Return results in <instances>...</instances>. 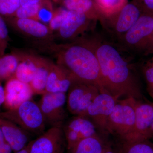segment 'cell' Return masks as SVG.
I'll return each mask as SVG.
<instances>
[{
	"mask_svg": "<svg viewBox=\"0 0 153 153\" xmlns=\"http://www.w3.org/2000/svg\"><path fill=\"white\" fill-rule=\"evenodd\" d=\"M99 63L100 80L103 91L120 99L141 97L139 81L134 73L124 51L116 43L102 36L89 37Z\"/></svg>",
	"mask_w": 153,
	"mask_h": 153,
	"instance_id": "obj_1",
	"label": "cell"
},
{
	"mask_svg": "<svg viewBox=\"0 0 153 153\" xmlns=\"http://www.w3.org/2000/svg\"><path fill=\"white\" fill-rule=\"evenodd\" d=\"M52 54L56 63L65 69L76 81L95 85L103 91L100 69L95 50L88 37L82 36L63 44L42 45Z\"/></svg>",
	"mask_w": 153,
	"mask_h": 153,
	"instance_id": "obj_2",
	"label": "cell"
},
{
	"mask_svg": "<svg viewBox=\"0 0 153 153\" xmlns=\"http://www.w3.org/2000/svg\"><path fill=\"white\" fill-rule=\"evenodd\" d=\"M116 43L129 55L153 54V15L142 14L136 23Z\"/></svg>",
	"mask_w": 153,
	"mask_h": 153,
	"instance_id": "obj_3",
	"label": "cell"
},
{
	"mask_svg": "<svg viewBox=\"0 0 153 153\" xmlns=\"http://www.w3.org/2000/svg\"><path fill=\"white\" fill-rule=\"evenodd\" d=\"M0 117L13 122L33 136H39L46 131L47 125L39 105L32 99L0 112Z\"/></svg>",
	"mask_w": 153,
	"mask_h": 153,
	"instance_id": "obj_4",
	"label": "cell"
},
{
	"mask_svg": "<svg viewBox=\"0 0 153 153\" xmlns=\"http://www.w3.org/2000/svg\"><path fill=\"white\" fill-rule=\"evenodd\" d=\"M137 100H118L108 118L106 130L120 137L123 143L130 140L134 129Z\"/></svg>",
	"mask_w": 153,
	"mask_h": 153,
	"instance_id": "obj_5",
	"label": "cell"
},
{
	"mask_svg": "<svg viewBox=\"0 0 153 153\" xmlns=\"http://www.w3.org/2000/svg\"><path fill=\"white\" fill-rule=\"evenodd\" d=\"M142 14L139 8L131 1L119 11L102 19L100 23L117 41L134 26Z\"/></svg>",
	"mask_w": 153,
	"mask_h": 153,
	"instance_id": "obj_6",
	"label": "cell"
},
{
	"mask_svg": "<svg viewBox=\"0 0 153 153\" xmlns=\"http://www.w3.org/2000/svg\"><path fill=\"white\" fill-rule=\"evenodd\" d=\"M98 88L80 82L73 83L66 96L67 109L74 116H86L88 108L100 93Z\"/></svg>",
	"mask_w": 153,
	"mask_h": 153,
	"instance_id": "obj_7",
	"label": "cell"
},
{
	"mask_svg": "<svg viewBox=\"0 0 153 153\" xmlns=\"http://www.w3.org/2000/svg\"><path fill=\"white\" fill-rule=\"evenodd\" d=\"M66 102L65 93L47 92L42 95L38 103L47 126L62 128L67 118Z\"/></svg>",
	"mask_w": 153,
	"mask_h": 153,
	"instance_id": "obj_8",
	"label": "cell"
},
{
	"mask_svg": "<svg viewBox=\"0 0 153 153\" xmlns=\"http://www.w3.org/2000/svg\"><path fill=\"white\" fill-rule=\"evenodd\" d=\"M62 128L67 150L82 140L97 135L95 124L88 118L82 116H74L66 120Z\"/></svg>",
	"mask_w": 153,
	"mask_h": 153,
	"instance_id": "obj_9",
	"label": "cell"
},
{
	"mask_svg": "<svg viewBox=\"0 0 153 153\" xmlns=\"http://www.w3.org/2000/svg\"><path fill=\"white\" fill-rule=\"evenodd\" d=\"M96 22L85 14L68 10L66 19L57 32V36L67 42L74 41L91 29Z\"/></svg>",
	"mask_w": 153,
	"mask_h": 153,
	"instance_id": "obj_10",
	"label": "cell"
},
{
	"mask_svg": "<svg viewBox=\"0 0 153 153\" xmlns=\"http://www.w3.org/2000/svg\"><path fill=\"white\" fill-rule=\"evenodd\" d=\"M9 25L21 33L40 44L52 43L54 38V33L48 26L35 19L10 18L7 20Z\"/></svg>",
	"mask_w": 153,
	"mask_h": 153,
	"instance_id": "obj_11",
	"label": "cell"
},
{
	"mask_svg": "<svg viewBox=\"0 0 153 153\" xmlns=\"http://www.w3.org/2000/svg\"><path fill=\"white\" fill-rule=\"evenodd\" d=\"M30 153H64L65 136L61 127H53L30 142Z\"/></svg>",
	"mask_w": 153,
	"mask_h": 153,
	"instance_id": "obj_12",
	"label": "cell"
},
{
	"mask_svg": "<svg viewBox=\"0 0 153 153\" xmlns=\"http://www.w3.org/2000/svg\"><path fill=\"white\" fill-rule=\"evenodd\" d=\"M117 101L109 93L100 92L88 108L85 117L100 128L106 130L108 119Z\"/></svg>",
	"mask_w": 153,
	"mask_h": 153,
	"instance_id": "obj_13",
	"label": "cell"
},
{
	"mask_svg": "<svg viewBox=\"0 0 153 153\" xmlns=\"http://www.w3.org/2000/svg\"><path fill=\"white\" fill-rule=\"evenodd\" d=\"M7 110L14 109L23 102L32 99L34 94L30 84L12 77L7 80L4 88Z\"/></svg>",
	"mask_w": 153,
	"mask_h": 153,
	"instance_id": "obj_14",
	"label": "cell"
},
{
	"mask_svg": "<svg viewBox=\"0 0 153 153\" xmlns=\"http://www.w3.org/2000/svg\"><path fill=\"white\" fill-rule=\"evenodd\" d=\"M153 122V103H142L137 101L134 129L130 140L128 142L148 140V134Z\"/></svg>",
	"mask_w": 153,
	"mask_h": 153,
	"instance_id": "obj_15",
	"label": "cell"
},
{
	"mask_svg": "<svg viewBox=\"0 0 153 153\" xmlns=\"http://www.w3.org/2000/svg\"><path fill=\"white\" fill-rule=\"evenodd\" d=\"M0 128L13 152L20 151L31 141V134L11 121L0 117Z\"/></svg>",
	"mask_w": 153,
	"mask_h": 153,
	"instance_id": "obj_16",
	"label": "cell"
},
{
	"mask_svg": "<svg viewBox=\"0 0 153 153\" xmlns=\"http://www.w3.org/2000/svg\"><path fill=\"white\" fill-rule=\"evenodd\" d=\"M76 81L67 71L52 62L46 86V93L68 92L72 84Z\"/></svg>",
	"mask_w": 153,
	"mask_h": 153,
	"instance_id": "obj_17",
	"label": "cell"
},
{
	"mask_svg": "<svg viewBox=\"0 0 153 153\" xmlns=\"http://www.w3.org/2000/svg\"><path fill=\"white\" fill-rule=\"evenodd\" d=\"M14 52L19 57V63L13 77L30 84L37 69L36 55L20 51Z\"/></svg>",
	"mask_w": 153,
	"mask_h": 153,
	"instance_id": "obj_18",
	"label": "cell"
},
{
	"mask_svg": "<svg viewBox=\"0 0 153 153\" xmlns=\"http://www.w3.org/2000/svg\"><path fill=\"white\" fill-rule=\"evenodd\" d=\"M37 69L30 83L34 94L43 95L46 93V86L52 61L36 55Z\"/></svg>",
	"mask_w": 153,
	"mask_h": 153,
	"instance_id": "obj_19",
	"label": "cell"
},
{
	"mask_svg": "<svg viewBox=\"0 0 153 153\" xmlns=\"http://www.w3.org/2000/svg\"><path fill=\"white\" fill-rule=\"evenodd\" d=\"M64 8L85 14L90 19L96 21L101 20V13L94 0H62Z\"/></svg>",
	"mask_w": 153,
	"mask_h": 153,
	"instance_id": "obj_20",
	"label": "cell"
},
{
	"mask_svg": "<svg viewBox=\"0 0 153 153\" xmlns=\"http://www.w3.org/2000/svg\"><path fill=\"white\" fill-rule=\"evenodd\" d=\"M108 146L97 135L81 141L67 153H102Z\"/></svg>",
	"mask_w": 153,
	"mask_h": 153,
	"instance_id": "obj_21",
	"label": "cell"
},
{
	"mask_svg": "<svg viewBox=\"0 0 153 153\" xmlns=\"http://www.w3.org/2000/svg\"><path fill=\"white\" fill-rule=\"evenodd\" d=\"M19 63V57L14 51L0 57V83L13 77Z\"/></svg>",
	"mask_w": 153,
	"mask_h": 153,
	"instance_id": "obj_22",
	"label": "cell"
},
{
	"mask_svg": "<svg viewBox=\"0 0 153 153\" xmlns=\"http://www.w3.org/2000/svg\"><path fill=\"white\" fill-rule=\"evenodd\" d=\"M102 16V20L115 13L127 4V0H94Z\"/></svg>",
	"mask_w": 153,
	"mask_h": 153,
	"instance_id": "obj_23",
	"label": "cell"
},
{
	"mask_svg": "<svg viewBox=\"0 0 153 153\" xmlns=\"http://www.w3.org/2000/svg\"><path fill=\"white\" fill-rule=\"evenodd\" d=\"M118 153H153V143L148 139L123 143Z\"/></svg>",
	"mask_w": 153,
	"mask_h": 153,
	"instance_id": "obj_24",
	"label": "cell"
},
{
	"mask_svg": "<svg viewBox=\"0 0 153 153\" xmlns=\"http://www.w3.org/2000/svg\"><path fill=\"white\" fill-rule=\"evenodd\" d=\"M41 4L25 7L20 6L13 16L19 19H31L37 20V16Z\"/></svg>",
	"mask_w": 153,
	"mask_h": 153,
	"instance_id": "obj_25",
	"label": "cell"
},
{
	"mask_svg": "<svg viewBox=\"0 0 153 153\" xmlns=\"http://www.w3.org/2000/svg\"><path fill=\"white\" fill-rule=\"evenodd\" d=\"M20 6V0H0V15L12 16Z\"/></svg>",
	"mask_w": 153,
	"mask_h": 153,
	"instance_id": "obj_26",
	"label": "cell"
},
{
	"mask_svg": "<svg viewBox=\"0 0 153 153\" xmlns=\"http://www.w3.org/2000/svg\"><path fill=\"white\" fill-rule=\"evenodd\" d=\"M9 41L10 37L6 21L0 15V57L5 55Z\"/></svg>",
	"mask_w": 153,
	"mask_h": 153,
	"instance_id": "obj_27",
	"label": "cell"
},
{
	"mask_svg": "<svg viewBox=\"0 0 153 153\" xmlns=\"http://www.w3.org/2000/svg\"><path fill=\"white\" fill-rule=\"evenodd\" d=\"M68 10L59 9L53 13V16L49 23V28L52 32H57L66 19Z\"/></svg>",
	"mask_w": 153,
	"mask_h": 153,
	"instance_id": "obj_28",
	"label": "cell"
},
{
	"mask_svg": "<svg viewBox=\"0 0 153 153\" xmlns=\"http://www.w3.org/2000/svg\"><path fill=\"white\" fill-rule=\"evenodd\" d=\"M143 72L147 85L153 84V56L145 63Z\"/></svg>",
	"mask_w": 153,
	"mask_h": 153,
	"instance_id": "obj_29",
	"label": "cell"
},
{
	"mask_svg": "<svg viewBox=\"0 0 153 153\" xmlns=\"http://www.w3.org/2000/svg\"><path fill=\"white\" fill-rule=\"evenodd\" d=\"M143 13L153 15V0H132Z\"/></svg>",
	"mask_w": 153,
	"mask_h": 153,
	"instance_id": "obj_30",
	"label": "cell"
},
{
	"mask_svg": "<svg viewBox=\"0 0 153 153\" xmlns=\"http://www.w3.org/2000/svg\"><path fill=\"white\" fill-rule=\"evenodd\" d=\"M53 13L51 9L42 7L41 5V7L37 16V20L41 22H48L49 23L53 16Z\"/></svg>",
	"mask_w": 153,
	"mask_h": 153,
	"instance_id": "obj_31",
	"label": "cell"
},
{
	"mask_svg": "<svg viewBox=\"0 0 153 153\" xmlns=\"http://www.w3.org/2000/svg\"><path fill=\"white\" fill-rule=\"evenodd\" d=\"M13 151L6 140L0 128V153H13Z\"/></svg>",
	"mask_w": 153,
	"mask_h": 153,
	"instance_id": "obj_32",
	"label": "cell"
},
{
	"mask_svg": "<svg viewBox=\"0 0 153 153\" xmlns=\"http://www.w3.org/2000/svg\"><path fill=\"white\" fill-rule=\"evenodd\" d=\"M42 0H20L21 6L34 5L37 4H41Z\"/></svg>",
	"mask_w": 153,
	"mask_h": 153,
	"instance_id": "obj_33",
	"label": "cell"
},
{
	"mask_svg": "<svg viewBox=\"0 0 153 153\" xmlns=\"http://www.w3.org/2000/svg\"><path fill=\"white\" fill-rule=\"evenodd\" d=\"M5 100L4 88L3 87L1 83H0V108L4 104Z\"/></svg>",
	"mask_w": 153,
	"mask_h": 153,
	"instance_id": "obj_34",
	"label": "cell"
},
{
	"mask_svg": "<svg viewBox=\"0 0 153 153\" xmlns=\"http://www.w3.org/2000/svg\"><path fill=\"white\" fill-rule=\"evenodd\" d=\"M30 143L27 145V146L25 147V148L21 150L20 151H18L16 153H30Z\"/></svg>",
	"mask_w": 153,
	"mask_h": 153,
	"instance_id": "obj_35",
	"label": "cell"
},
{
	"mask_svg": "<svg viewBox=\"0 0 153 153\" xmlns=\"http://www.w3.org/2000/svg\"><path fill=\"white\" fill-rule=\"evenodd\" d=\"M148 140H153V122L148 134Z\"/></svg>",
	"mask_w": 153,
	"mask_h": 153,
	"instance_id": "obj_36",
	"label": "cell"
},
{
	"mask_svg": "<svg viewBox=\"0 0 153 153\" xmlns=\"http://www.w3.org/2000/svg\"><path fill=\"white\" fill-rule=\"evenodd\" d=\"M147 89L148 92L153 99V84L147 85Z\"/></svg>",
	"mask_w": 153,
	"mask_h": 153,
	"instance_id": "obj_37",
	"label": "cell"
},
{
	"mask_svg": "<svg viewBox=\"0 0 153 153\" xmlns=\"http://www.w3.org/2000/svg\"><path fill=\"white\" fill-rule=\"evenodd\" d=\"M102 153H116L112 150L111 148H110L109 146L105 149Z\"/></svg>",
	"mask_w": 153,
	"mask_h": 153,
	"instance_id": "obj_38",
	"label": "cell"
}]
</instances>
